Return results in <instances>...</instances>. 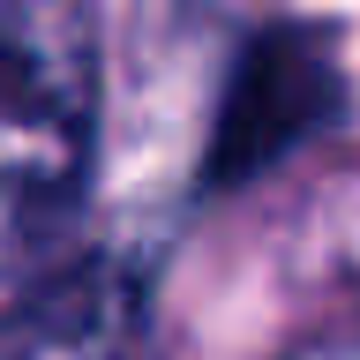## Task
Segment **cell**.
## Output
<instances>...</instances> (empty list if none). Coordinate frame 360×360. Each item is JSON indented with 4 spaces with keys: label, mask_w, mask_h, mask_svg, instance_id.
I'll return each mask as SVG.
<instances>
[{
    "label": "cell",
    "mask_w": 360,
    "mask_h": 360,
    "mask_svg": "<svg viewBox=\"0 0 360 360\" xmlns=\"http://www.w3.org/2000/svg\"><path fill=\"white\" fill-rule=\"evenodd\" d=\"M98 150V30L83 0H0V278L53 255Z\"/></svg>",
    "instance_id": "6da1fadb"
},
{
    "label": "cell",
    "mask_w": 360,
    "mask_h": 360,
    "mask_svg": "<svg viewBox=\"0 0 360 360\" xmlns=\"http://www.w3.org/2000/svg\"><path fill=\"white\" fill-rule=\"evenodd\" d=\"M143 278L120 255H68L0 315V360H143Z\"/></svg>",
    "instance_id": "7a4b0ae2"
},
{
    "label": "cell",
    "mask_w": 360,
    "mask_h": 360,
    "mask_svg": "<svg viewBox=\"0 0 360 360\" xmlns=\"http://www.w3.org/2000/svg\"><path fill=\"white\" fill-rule=\"evenodd\" d=\"M338 105V75L323 60V45L300 30H278L240 60L233 98H225L218 143H210V180H240L263 173L278 150H292L300 135Z\"/></svg>",
    "instance_id": "3957f363"
}]
</instances>
